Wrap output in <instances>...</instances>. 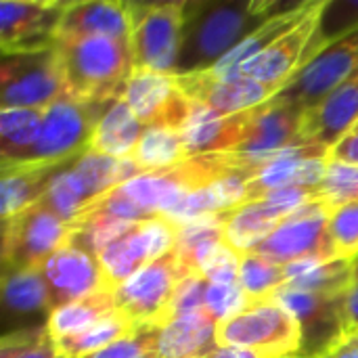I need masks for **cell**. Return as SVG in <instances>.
<instances>
[{
    "label": "cell",
    "instance_id": "obj_46",
    "mask_svg": "<svg viewBox=\"0 0 358 358\" xmlns=\"http://www.w3.org/2000/svg\"><path fill=\"white\" fill-rule=\"evenodd\" d=\"M346 329L358 331V283H355L346 298Z\"/></svg>",
    "mask_w": 358,
    "mask_h": 358
},
{
    "label": "cell",
    "instance_id": "obj_32",
    "mask_svg": "<svg viewBox=\"0 0 358 358\" xmlns=\"http://www.w3.org/2000/svg\"><path fill=\"white\" fill-rule=\"evenodd\" d=\"M2 302L8 315L29 317L44 313L50 315V296L40 271H13L4 268Z\"/></svg>",
    "mask_w": 358,
    "mask_h": 358
},
{
    "label": "cell",
    "instance_id": "obj_9",
    "mask_svg": "<svg viewBox=\"0 0 358 358\" xmlns=\"http://www.w3.org/2000/svg\"><path fill=\"white\" fill-rule=\"evenodd\" d=\"M180 279L176 252L172 250L113 289L115 308L134 329H159L170 321V308Z\"/></svg>",
    "mask_w": 358,
    "mask_h": 358
},
{
    "label": "cell",
    "instance_id": "obj_27",
    "mask_svg": "<svg viewBox=\"0 0 358 358\" xmlns=\"http://www.w3.org/2000/svg\"><path fill=\"white\" fill-rule=\"evenodd\" d=\"M222 243L224 239V216H203L197 220H189L178 227V239H176V262L182 277L197 275L203 260Z\"/></svg>",
    "mask_w": 358,
    "mask_h": 358
},
{
    "label": "cell",
    "instance_id": "obj_15",
    "mask_svg": "<svg viewBox=\"0 0 358 358\" xmlns=\"http://www.w3.org/2000/svg\"><path fill=\"white\" fill-rule=\"evenodd\" d=\"M40 273L48 287L50 313L99 292H113L96 256L71 241L55 252Z\"/></svg>",
    "mask_w": 358,
    "mask_h": 358
},
{
    "label": "cell",
    "instance_id": "obj_6",
    "mask_svg": "<svg viewBox=\"0 0 358 358\" xmlns=\"http://www.w3.org/2000/svg\"><path fill=\"white\" fill-rule=\"evenodd\" d=\"M132 71L174 73L180 48L185 0L128 2Z\"/></svg>",
    "mask_w": 358,
    "mask_h": 358
},
{
    "label": "cell",
    "instance_id": "obj_30",
    "mask_svg": "<svg viewBox=\"0 0 358 358\" xmlns=\"http://www.w3.org/2000/svg\"><path fill=\"white\" fill-rule=\"evenodd\" d=\"M130 157L136 162L143 174L172 170L185 164L189 153L182 130L174 126H149Z\"/></svg>",
    "mask_w": 358,
    "mask_h": 358
},
{
    "label": "cell",
    "instance_id": "obj_26",
    "mask_svg": "<svg viewBox=\"0 0 358 358\" xmlns=\"http://www.w3.org/2000/svg\"><path fill=\"white\" fill-rule=\"evenodd\" d=\"M145 130L147 126L134 115L130 105L120 96L109 105V109L99 120L90 141V151L115 159H126L134 153Z\"/></svg>",
    "mask_w": 358,
    "mask_h": 358
},
{
    "label": "cell",
    "instance_id": "obj_16",
    "mask_svg": "<svg viewBox=\"0 0 358 358\" xmlns=\"http://www.w3.org/2000/svg\"><path fill=\"white\" fill-rule=\"evenodd\" d=\"M176 82L191 103L201 105L222 117L256 109L279 92L243 73L216 78L208 71H201L191 76H176Z\"/></svg>",
    "mask_w": 358,
    "mask_h": 358
},
{
    "label": "cell",
    "instance_id": "obj_37",
    "mask_svg": "<svg viewBox=\"0 0 358 358\" xmlns=\"http://www.w3.org/2000/svg\"><path fill=\"white\" fill-rule=\"evenodd\" d=\"M319 189L323 203L331 212L358 201V166L329 159L325 178L321 180Z\"/></svg>",
    "mask_w": 358,
    "mask_h": 358
},
{
    "label": "cell",
    "instance_id": "obj_17",
    "mask_svg": "<svg viewBox=\"0 0 358 358\" xmlns=\"http://www.w3.org/2000/svg\"><path fill=\"white\" fill-rule=\"evenodd\" d=\"M122 99L147 128L174 126L182 130L193 107L180 90L174 73L132 71Z\"/></svg>",
    "mask_w": 358,
    "mask_h": 358
},
{
    "label": "cell",
    "instance_id": "obj_11",
    "mask_svg": "<svg viewBox=\"0 0 358 358\" xmlns=\"http://www.w3.org/2000/svg\"><path fill=\"white\" fill-rule=\"evenodd\" d=\"M331 214L323 201L308 203L287 216L254 252L281 266L302 260H336L329 239Z\"/></svg>",
    "mask_w": 358,
    "mask_h": 358
},
{
    "label": "cell",
    "instance_id": "obj_7",
    "mask_svg": "<svg viewBox=\"0 0 358 358\" xmlns=\"http://www.w3.org/2000/svg\"><path fill=\"white\" fill-rule=\"evenodd\" d=\"M69 241V222L38 201L17 216L2 220V266L13 271H40Z\"/></svg>",
    "mask_w": 358,
    "mask_h": 358
},
{
    "label": "cell",
    "instance_id": "obj_19",
    "mask_svg": "<svg viewBox=\"0 0 358 358\" xmlns=\"http://www.w3.org/2000/svg\"><path fill=\"white\" fill-rule=\"evenodd\" d=\"M321 6L323 0H319L317 6L310 10V15L304 21H300L292 31L281 36L264 52H260L250 63H245L239 73L254 78L264 86L281 90L308 59V48L319 25Z\"/></svg>",
    "mask_w": 358,
    "mask_h": 358
},
{
    "label": "cell",
    "instance_id": "obj_2",
    "mask_svg": "<svg viewBox=\"0 0 358 358\" xmlns=\"http://www.w3.org/2000/svg\"><path fill=\"white\" fill-rule=\"evenodd\" d=\"M178 224L166 216L136 222H101L71 231V243L92 252L111 289L176 248Z\"/></svg>",
    "mask_w": 358,
    "mask_h": 358
},
{
    "label": "cell",
    "instance_id": "obj_45",
    "mask_svg": "<svg viewBox=\"0 0 358 358\" xmlns=\"http://www.w3.org/2000/svg\"><path fill=\"white\" fill-rule=\"evenodd\" d=\"M329 159L358 166V122L344 134V138L329 151Z\"/></svg>",
    "mask_w": 358,
    "mask_h": 358
},
{
    "label": "cell",
    "instance_id": "obj_38",
    "mask_svg": "<svg viewBox=\"0 0 358 358\" xmlns=\"http://www.w3.org/2000/svg\"><path fill=\"white\" fill-rule=\"evenodd\" d=\"M0 358H61L46 325L15 331L2 338Z\"/></svg>",
    "mask_w": 358,
    "mask_h": 358
},
{
    "label": "cell",
    "instance_id": "obj_21",
    "mask_svg": "<svg viewBox=\"0 0 358 358\" xmlns=\"http://www.w3.org/2000/svg\"><path fill=\"white\" fill-rule=\"evenodd\" d=\"M358 122V76L302 115V143L331 151Z\"/></svg>",
    "mask_w": 358,
    "mask_h": 358
},
{
    "label": "cell",
    "instance_id": "obj_41",
    "mask_svg": "<svg viewBox=\"0 0 358 358\" xmlns=\"http://www.w3.org/2000/svg\"><path fill=\"white\" fill-rule=\"evenodd\" d=\"M241 271V254L233 250L229 243L216 248L199 266V277L206 279L210 285L214 283H239Z\"/></svg>",
    "mask_w": 358,
    "mask_h": 358
},
{
    "label": "cell",
    "instance_id": "obj_28",
    "mask_svg": "<svg viewBox=\"0 0 358 358\" xmlns=\"http://www.w3.org/2000/svg\"><path fill=\"white\" fill-rule=\"evenodd\" d=\"M222 216H224V239L239 254L254 252L285 220L262 199L254 203H245Z\"/></svg>",
    "mask_w": 358,
    "mask_h": 358
},
{
    "label": "cell",
    "instance_id": "obj_13",
    "mask_svg": "<svg viewBox=\"0 0 358 358\" xmlns=\"http://www.w3.org/2000/svg\"><path fill=\"white\" fill-rule=\"evenodd\" d=\"M67 2L63 0H2L0 48L4 55L34 52L55 46L59 23Z\"/></svg>",
    "mask_w": 358,
    "mask_h": 358
},
{
    "label": "cell",
    "instance_id": "obj_35",
    "mask_svg": "<svg viewBox=\"0 0 358 358\" xmlns=\"http://www.w3.org/2000/svg\"><path fill=\"white\" fill-rule=\"evenodd\" d=\"M239 283L250 298L252 304L273 298L283 285H287V273L285 266L256 254L248 252L241 254V271H239Z\"/></svg>",
    "mask_w": 358,
    "mask_h": 358
},
{
    "label": "cell",
    "instance_id": "obj_43",
    "mask_svg": "<svg viewBox=\"0 0 358 358\" xmlns=\"http://www.w3.org/2000/svg\"><path fill=\"white\" fill-rule=\"evenodd\" d=\"M208 281L201 279L199 275H189L182 277L170 308V321L189 313H197L203 310V302H206V292H208ZM168 321V323H170Z\"/></svg>",
    "mask_w": 358,
    "mask_h": 358
},
{
    "label": "cell",
    "instance_id": "obj_22",
    "mask_svg": "<svg viewBox=\"0 0 358 358\" xmlns=\"http://www.w3.org/2000/svg\"><path fill=\"white\" fill-rule=\"evenodd\" d=\"M59 36H105L113 40H130L128 2L120 0H76L67 2Z\"/></svg>",
    "mask_w": 358,
    "mask_h": 358
},
{
    "label": "cell",
    "instance_id": "obj_24",
    "mask_svg": "<svg viewBox=\"0 0 358 358\" xmlns=\"http://www.w3.org/2000/svg\"><path fill=\"white\" fill-rule=\"evenodd\" d=\"M63 166L65 164H2L0 218L8 220L42 201L50 180Z\"/></svg>",
    "mask_w": 358,
    "mask_h": 358
},
{
    "label": "cell",
    "instance_id": "obj_42",
    "mask_svg": "<svg viewBox=\"0 0 358 358\" xmlns=\"http://www.w3.org/2000/svg\"><path fill=\"white\" fill-rule=\"evenodd\" d=\"M88 358H157V329H136Z\"/></svg>",
    "mask_w": 358,
    "mask_h": 358
},
{
    "label": "cell",
    "instance_id": "obj_31",
    "mask_svg": "<svg viewBox=\"0 0 358 358\" xmlns=\"http://www.w3.org/2000/svg\"><path fill=\"white\" fill-rule=\"evenodd\" d=\"M132 331H136L134 325L117 310L115 315L94 325H88L76 334L57 338L55 348L61 358H88L109 348L111 344L120 342L122 338L130 336Z\"/></svg>",
    "mask_w": 358,
    "mask_h": 358
},
{
    "label": "cell",
    "instance_id": "obj_18",
    "mask_svg": "<svg viewBox=\"0 0 358 358\" xmlns=\"http://www.w3.org/2000/svg\"><path fill=\"white\" fill-rule=\"evenodd\" d=\"M329 151L319 145H298L275 153L245 185V203L285 187H319L325 178Z\"/></svg>",
    "mask_w": 358,
    "mask_h": 358
},
{
    "label": "cell",
    "instance_id": "obj_48",
    "mask_svg": "<svg viewBox=\"0 0 358 358\" xmlns=\"http://www.w3.org/2000/svg\"><path fill=\"white\" fill-rule=\"evenodd\" d=\"M355 279H357V283H358V258L355 260Z\"/></svg>",
    "mask_w": 358,
    "mask_h": 358
},
{
    "label": "cell",
    "instance_id": "obj_36",
    "mask_svg": "<svg viewBox=\"0 0 358 358\" xmlns=\"http://www.w3.org/2000/svg\"><path fill=\"white\" fill-rule=\"evenodd\" d=\"M355 29H358V0H323L319 25L308 48V59L323 46L352 34Z\"/></svg>",
    "mask_w": 358,
    "mask_h": 358
},
{
    "label": "cell",
    "instance_id": "obj_20",
    "mask_svg": "<svg viewBox=\"0 0 358 358\" xmlns=\"http://www.w3.org/2000/svg\"><path fill=\"white\" fill-rule=\"evenodd\" d=\"M252 117H254V109L222 117L193 103L191 113L182 126L189 159L201 155H214V153H229L237 149L250 132Z\"/></svg>",
    "mask_w": 358,
    "mask_h": 358
},
{
    "label": "cell",
    "instance_id": "obj_1",
    "mask_svg": "<svg viewBox=\"0 0 358 358\" xmlns=\"http://www.w3.org/2000/svg\"><path fill=\"white\" fill-rule=\"evenodd\" d=\"M296 4V2H294ZM279 0H193L185 2L174 76L210 71L258 27L292 8Z\"/></svg>",
    "mask_w": 358,
    "mask_h": 358
},
{
    "label": "cell",
    "instance_id": "obj_40",
    "mask_svg": "<svg viewBox=\"0 0 358 358\" xmlns=\"http://www.w3.org/2000/svg\"><path fill=\"white\" fill-rule=\"evenodd\" d=\"M252 306L241 283H214L208 285L203 310L216 321L224 323Z\"/></svg>",
    "mask_w": 358,
    "mask_h": 358
},
{
    "label": "cell",
    "instance_id": "obj_33",
    "mask_svg": "<svg viewBox=\"0 0 358 358\" xmlns=\"http://www.w3.org/2000/svg\"><path fill=\"white\" fill-rule=\"evenodd\" d=\"M44 109H2L0 151L2 164H25L42 130Z\"/></svg>",
    "mask_w": 358,
    "mask_h": 358
},
{
    "label": "cell",
    "instance_id": "obj_39",
    "mask_svg": "<svg viewBox=\"0 0 358 358\" xmlns=\"http://www.w3.org/2000/svg\"><path fill=\"white\" fill-rule=\"evenodd\" d=\"M329 239L336 260L358 258V201L336 210L329 218Z\"/></svg>",
    "mask_w": 358,
    "mask_h": 358
},
{
    "label": "cell",
    "instance_id": "obj_34",
    "mask_svg": "<svg viewBox=\"0 0 358 358\" xmlns=\"http://www.w3.org/2000/svg\"><path fill=\"white\" fill-rule=\"evenodd\" d=\"M115 300L113 292H99L88 298L76 300L71 304H65L57 310H52L46 319V329L50 331L52 340L76 334L88 325H94L111 315H115Z\"/></svg>",
    "mask_w": 358,
    "mask_h": 358
},
{
    "label": "cell",
    "instance_id": "obj_5",
    "mask_svg": "<svg viewBox=\"0 0 358 358\" xmlns=\"http://www.w3.org/2000/svg\"><path fill=\"white\" fill-rule=\"evenodd\" d=\"M111 103L82 101L69 94L59 96L44 109L40 136L25 164H67L84 155L90 149L99 120Z\"/></svg>",
    "mask_w": 358,
    "mask_h": 358
},
{
    "label": "cell",
    "instance_id": "obj_23",
    "mask_svg": "<svg viewBox=\"0 0 358 358\" xmlns=\"http://www.w3.org/2000/svg\"><path fill=\"white\" fill-rule=\"evenodd\" d=\"M218 323L206 313H189L157 329V358H203L218 348Z\"/></svg>",
    "mask_w": 358,
    "mask_h": 358
},
{
    "label": "cell",
    "instance_id": "obj_44",
    "mask_svg": "<svg viewBox=\"0 0 358 358\" xmlns=\"http://www.w3.org/2000/svg\"><path fill=\"white\" fill-rule=\"evenodd\" d=\"M317 358H358V331L346 329Z\"/></svg>",
    "mask_w": 358,
    "mask_h": 358
},
{
    "label": "cell",
    "instance_id": "obj_12",
    "mask_svg": "<svg viewBox=\"0 0 358 358\" xmlns=\"http://www.w3.org/2000/svg\"><path fill=\"white\" fill-rule=\"evenodd\" d=\"M348 294H315L283 285L273 296V300L296 317L302 329V352L298 358H317L346 331Z\"/></svg>",
    "mask_w": 358,
    "mask_h": 358
},
{
    "label": "cell",
    "instance_id": "obj_14",
    "mask_svg": "<svg viewBox=\"0 0 358 358\" xmlns=\"http://www.w3.org/2000/svg\"><path fill=\"white\" fill-rule=\"evenodd\" d=\"M302 115L304 113L300 109L271 99L268 103L254 109V117L245 141L229 153L239 157L252 172V176L258 174V170L275 153L304 145L300 134Z\"/></svg>",
    "mask_w": 358,
    "mask_h": 358
},
{
    "label": "cell",
    "instance_id": "obj_10",
    "mask_svg": "<svg viewBox=\"0 0 358 358\" xmlns=\"http://www.w3.org/2000/svg\"><path fill=\"white\" fill-rule=\"evenodd\" d=\"M65 94L55 46L4 55L0 67L2 109H46Z\"/></svg>",
    "mask_w": 358,
    "mask_h": 358
},
{
    "label": "cell",
    "instance_id": "obj_3",
    "mask_svg": "<svg viewBox=\"0 0 358 358\" xmlns=\"http://www.w3.org/2000/svg\"><path fill=\"white\" fill-rule=\"evenodd\" d=\"M65 94L111 103L124 94L132 76L128 40L105 36H59L55 40Z\"/></svg>",
    "mask_w": 358,
    "mask_h": 358
},
{
    "label": "cell",
    "instance_id": "obj_25",
    "mask_svg": "<svg viewBox=\"0 0 358 358\" xmlns=\"http://www.w3.org/2000/svg\"><path fill=\"white\" fill-rule=\"evenodd\" d=\"M319 0H310V2H296L292 8L275 15L271 21H266L262 27H258L250 38H245L233 52H229L218 65H214L208 73L216 76V78H227V76H235L241 71V67L245 63H250L254 57H258L260 52H264L273 42H277L281 36H285L287 31H292L300 21H304L310 10L317 6Z\"/></svg>",
    "mask_w": 358,
    "mask_h": 358
},
{
    "label": "cell",
    "instance_id": "obj_47",
    "mask_svg": "<svg viewBox=\"0 0 358 358\" xmlns=\"http://www.w3.org/2000/svg\"><path fill=\"white\" fill-rule=\"evenodd\" d=\"M203 358H264V357H258V355H254V352H250V350H241V348H216L212 355H208V357Z\"/></svg>",
    "mask_w": 358,
    "mask_h": 358
},
{
    "label": "cell",
    "instance_id": "obj_4",
    "mask_svg": "<svg viewBox=\"0 0 358 358\" xmlns=\"http://www.w3.org/2000/svg\"><path fill=\"white\" fill-rule=\"evenodd\" d=\"M216 340L220 348H241L264 358H298L302 352V329L296 317L273 298L218 323Z\"/></svg>",
    "mask_w": 358,
    "mask_h": 358
},
{
    "label": "cell",
    "instance_id": "obj_29",
    "mask_svg": "<svg viewBox=\"0 0 358 358\" xmlns=\"http://www.w3.org/2000/svg\"><path fill=\"white\" fill-rule=\"evenodd\" d=\"M287 285L315 294H348L355 279V260H302L285 266Z\"/></svg>",
    "mask_w": 358,
    "mask_h": 358
},
{
    "label": "cell",
    "instance_id": "obj_8",
    "mask_svg": "<svg viewBox=\"0 0 358 358\" xmlns=\"http://www.w3.org/2000/svg\"><path fill=\"white\" fill-rule=\"evenodd\" d=\"M355 76H358V29L315 52L273 101L306 113Z\"/></svg>",
    "mask_w": 358,
    "mask_h": 358
}]
</instances>
